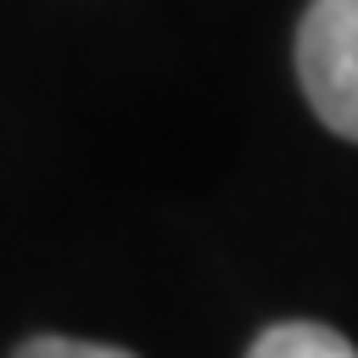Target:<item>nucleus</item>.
<instances>
[{
    "mask_svg": "<svg viewBox=\"0 0 358 358\" xmlns=\"http://www.w3.org/2000/svg\"><path fill=\"white\" fill-rule=\"evenodd\" d=\"M296 84L313 117L358 145V0H313L302 11Z\"/></svg>",
    "mask_w": 358,
    "mask_h": 358,
    "instance_id": "1",
    "label": "nucleus"
},
{
    "mask_svg": "<svg viewBox=\"0 0 358 358\" xmlns=\"http://www.w3.org/2000/svg\"><path fill=\"white\" fill-rule=\"evenodd\" d=\"M246 358H358V347H352L341 330H330V324L280 319V324H268V330L246 347Z\"/></svg>",
    "mask_w": 358,
    "mask_h": 358,
    "instance_id": "2",
    "label": "nucleus"
},
{
    "mask_svg": "<svg viewBox=\"0 0 358 358\" xmlns=\"http://www.w3.org/2000/svg\"><path fill=\"white\" fill-rule=\"evenodd\" d=\"M11 358H134V352L106 341H78V336H28Z\"/></svg>",
    "mask_w": 358,
    "mask_h": 358,
    "instance_id": "3",
    "label": "nucleus"
}]
</instances>
